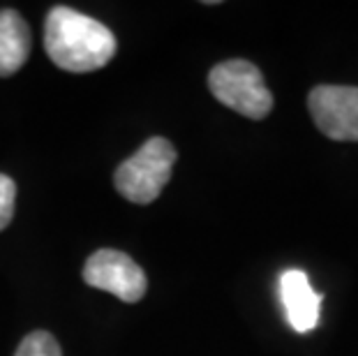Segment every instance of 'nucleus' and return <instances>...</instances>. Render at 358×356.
Listing matches in <instances>:
<instances>
[{"label": "nucleus", "instance_id": "obj_1", "mask_svg": "<svg viewBox=\"0 0 358 356\" xmlns=\"http://www.w3.org/2000/svg\"><path fill=\"white\" fill-rule=\"evenodd\" d=\"M44 49L60 70L83 74L100 70L116 56V37L93 17L72 7H53L44 24Z\"/></svg>", "mask_w": 358, "mask_h": 356}, {"label": "nucleus", "instance_id": "obj_2", "mask_svg": "<svg viewBox=\"0 0 358 356\" xmlns=\"http://www.w3.org/2000/svg\"><path fill=\"white\" fill-rule=\"evenodd\" d=\"M173 162H176L173 143L164 137H153L134 155L118 164L116 173H113V185L127 201L150 204L169 183Z\"/></svg>", "mask_w": 358, "mask_h": 356}, {"label": "nucleus", "instance_id": "obj_3", "mask_svg": "<svg viewBox=\"0 0 358 356\" xmlns=\"http://www.w3.org/2000/svg\"><path fill=\"white\" fill-rule=\"evenodd\" d=\"M210 93L224 107L252 120H262L273 109V95L266 88L259 67L250 60H224L208 74Z\"/></svg>", "mask_w": 358, "mask_h": 356}, {"label": "nucleus", "instance_id": "obj_4", "mask_svg": "<svg viewBox=\"0 0 358 356\" xmlns=\"http://www.w3.org/2000/svg\"><path fill=\"white\" fill-rule=\"evenodd\" d=\"M83 280L95 290L109 292L125 303H136L148 290V278L132 257L120 250H97L86 259Z\"/></svg>", "mask_w": 358, "mask_h": 356}, {"label": "nucleus", "instance_id": "obj_5", "mask_svg": "<svg viewBox=\"0 0 358 356\" xmlns=\"http://www.w3.org/2000/svg\"><path fill=\"white\" fill-rule=\"evenodd\" d=\"M317 130L333 141H358V88L317 86L308 95Z\"/></svg>", "mask_w": 358, "mask_h": 356}, {"label": "nucleus", "instance_id": "obj_6", "mask_svg": "<svg viewBox=\"0 0 358 356\" xmlns=\"http://www.w3.org/2000/svg\"><path fill=\"white\" fill-rule=\"evenodd\" d=\"M280 301L294 331L310 333L319 324L324 294L312 290L301 269H289L280 276Z\"/></svg>", "mask_w": 358, "mask_h": 356}, {"label": "nucleus", "instance_id": "obj_7", "mask_svg": "<svg viewBox=\"0 0 358 356\" xmlns=\"http://www.w3.org/2000/svg\"><path fill=\"white\" fill-rule=\"evenodd\" d=\"M30 56V28L19 12H0V77H10Z\"/></svg>", "mask_w": 358, "mask_h": 356}, {"label": "nucleus", "instance_id": "obj_8", "mask_svg": "<svg viewBox=\"0 0 358 356\" xmlns=\"http://www.w3.org/2000/svg\"><path fill=\"white\" fill-rule=\"evenodd\" d=\"M14 356H63L58 340L47 331H33L21 340Z\"/></svg>", "mask_w": 358, "mask_h": 356}, {"label": "nucleus", "instance_id": "obj_9", "mask_svg": "<svg viewBox=\"0 0 358 356\" xmlns=\"http://www.w3.org/2000/svg\"><path fill=\"white\" fill-rule=\"evenodd\" d=\"M14 201H17V185L10 176L0 173V232L12 222Z\"/></svg>", "mask_w": 358, "mask_h": 356}]
</instances>
